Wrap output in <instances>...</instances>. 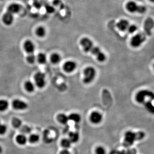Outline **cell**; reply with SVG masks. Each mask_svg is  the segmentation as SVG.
<instances>
[{
	"label": "cell",
	"instance_id": "1",
	"mask_svg": "<svg viewBox=\"0 0 154 154\" xmlns=\"http://www.w3.org/2000/svg\"><path fill=\"white\" fill-rule=\"evenodd\" d=\"M80 44L85 52L91 53L94 55L98 61L103 62L105 61L106 56L104 53L100 48L95 46L91 39L87 37H84L80 41Z\"/></svg>",
	"mask_w": 154,
	"mask_h": 154
},
{
	"label": "cell",
	"instance_id": "2",
	"mask_svg": "<svg viewBox=\"0 0 154 154\" xmlns=\"http://www.w3.org/2000/svg\"><path fill=\"white\" fill-rule=\"evenodd\" d=\"M144 136V133L142 132H135L132 131H128L125 134L124 145L125 146L127 147L131 146L134 144L135 141L142 139Z\"/></svg>",
	"mask_w": 154,
	"mask_h": 154
},
{
	"label": "cell",
	"instance_id": "3",
	"mask_svg": "<svg viewBox=\"0 0 154 154\" xmlns=\"http://www.w3.org/2000/svg\"><path fill=\"white\" fill-rule=\"evenodd\" d=\"M96 71L93 66H88L84 71L83 82L85 84H91L96 77Z\"/></svg>",
	"mask_w": 154,
	"mask_h": 154
},
{
	"label": "cell",
	"instance_id": "4",
	"mask_svg": "<svg viewBox=\"0 0 154 154\" xmlns=\"http://www.w3.org/2000/svg\"><path fill=\"white\" fill-rule=\"evenodd\" d=\"M146 39V36L145 33H139L132 37L130 44L134 48H138L145 41Z\"/></svg>",
	"mask_w": 154,
	"mask_h": 154
},
{
	"label": "cell",
	"instance_id": "5",
	"mask_svg": "<svg viewBox=\"0 0 154 154\" xmlns=\"http://www.w3.org/2000/svg\"><path fill=\"white\" fill-rule=\"evenodd\" d=\"M154 95L153 93L148 90H141L136 95L135 99L139 103H144L145 101L146 98H150L153 99Z\"/></svg>",
	"mask_w": 154,
	"mask_h": 154
},
{
	"label": "cell",
	"instance_id": "6",
	"mask_svg": "<svg viewBox=\"0 0 154 154\" xmlns=\"http://www.w3.org/2000/svg\"><path fill=\"white\" fill-rule=\"evenodd\" d=\"M36 86L38 88H44L46 85L45 76L44 74L41 72L36 73L34 76Z\"/></svg>",
	"mask_w": 154,
	"mask_h": 154
},
{
	"label": "cell",
	"instance_id": "7",
	"mask_svg": "<svg viewBox=\"0 0 154 154\" xmlns=\"http://www.w3.org/2000/svg\"><path fill=\"white\" fill-rule=\"evenodd\" d=\"M13 107L18 111H23L28 108V104L26 102L19 99H16L12 102Z\"/></svg>",
	"mask_w": 154,
	"mask_h": 154
},
{
	"label": "cell",
	"instance_id": "8",
	"mask_svg": "<svg viewBox=\"0 0 154 154\" xmlns=\"http://www.w3.org/2000/svg\"><path fill=\"white\" fill-rule=\"evenodd\" d=\"M102 115L100 112L94 111L91 113L90 116V120L92 124H99L102 121Z\"/></svg>",
	"mask_w": 154,
	"mask_h": 154
},
{
	"label": "cell",
	"instance_id": "9",
	"mask_svg": "<svg viewBox=\"0 0 154 154\" xmlns=\"http://www.w3.org/2000/svg\"><path fill=\"white\" fill-rule=\"evenodd\" d=\"M77 65L73 61H67L64 64L63 70L67 73L72 72L76 69Z\"/></svg>",
	"mask_w": 154,
	"mask_h": 154
},
{
	"label": "cell",
	"instance_id": "10",
	"mask_svg": "<svg viewBox=\"0 0 154 154\" xmlns=\"http://www.w3.org/2000/svg\"><path fill=\"white\" fill-rule=\"evenodd\" d=\"M140 5H138L135 2L130 1L126 3V9L128 11L131 13H138Z\"/></svg>",
	"mask_w": 154,
	"mask_h": 154
},
{
	"label": "cell",
	"instance_id": "11",
	"mask_svg": "<svg viewBox=\"0 0 154 154\" xmlns=\"http://www.w3.org/2000/svg\"><path fill=\"white\" fill-rule=\"evenodd\" d=\"M24 49L28 54H33L35 50V44L32 41L27 40L24 44Z\"/></svg>",
	"mask_w": 154,
	"mask_h": 154
},
{
	"label": "cell",
	"instance_id": "12",
	"mask_svg": "<svg viewBox=\"0 0 154 154\" xmlns=\"http://www.w3.org/2000/svg\"><path fill=\"white\" fill-rule=\"evenodd\" d=\"M2 21L7 26L12 25L14 22L13 15L7 12L3 15Z\"/></svg>",
	"mask_w": 154,
	"mask_h": 154
},
{
	"label": "cell",
	"instance_id": "13",
	"mask_svg": "<svg viewBox=\"0 0 154 154\" xmlns=\"http://www.w3.org/2000/svg\"><path fill=\"white\" fill-rule=\"evenodd\" d=\"M129 23L128 21L126 20H121L117 22L116 27L119 31H125L127 30L128 26H129Z\"/></svg>",
	"mask_w": 154,
	"mask_h": 154
},
{
	"label": "cell",
	"instance_id": "14",
	"mask_svg": "<svg viewBox=\"0 0 154 154\" xmlns=\"http://www.w3.org/2000/svg\"><path fill=\"white\" fill-rule=\"evenodd\" d=\"M21 10V6L16 3H13L10 4L7 8V12L14 15L20 12Z\"/></svg>",
	"mask_w": 154,
	"mask_h": 154
},
{
	"label": "cell",
	"instance_id": "15",
	"mask_svg": "<svg viewBox=\"0 0 154 154\" xmlns=\"http://www.w3.org/2000/svg\"><path fill=\"white\" fill-rule=\"evenodd\" d=\"M68 138L72 142V144L77 143L80 139V136H79V133L77 132H70L69 134Z\"/></svg>",
	"mask_w": 154,
	"mask_h": 154
},
{
	"label": "cell",
	"instance_id": "16",
	"mask_svg": "<svg viewBox=\"0 0 154 154\" xmlns=\"http://www.w3.org/2000/svg\"><path fill=\"white\" fill-rule=\"evenodd\" d=\"M56 118L59 123L63 125L66 124L69 121V116L64 114H59Z\"/></svg>",
	"mask_w": 154,
	"mask_h": 154
},
{
	"label": "cell",
	"instance_id": "17",
	"mask_svg": "<svg viewBox=\"0 0 154 154\" xmlns=\"http://www.w3.org/2000/svg\"><path fill=\"white\" fill-rule=\"evenodd\" d=\"M24 88L27 92L32 93L35 91V85L32 82L28 81L24 84Z\"/></svg>",
	"mask_w": 154,
	"mask_h": 154
},
{
	"label": "cell",
	"instance_id": "18",
	"mask_svg": "<svg viewBox=\"0 0 154 154\" xmlns=\"http://www.w3.org/2000/svg\"><path fill=\"white\" fill-rule=\"evenodd\" d=\"M16 141L19 145H24L27 142V138L23 134L18 135L16 137Z\"/></svg>",
	"mask_w": 154,
	"mask_h": 154
},
{
	"label": "cell",
	"instance_id": "19",
	"mask_svg": "<svg viewBox=\"0 0 154 154\" xmlns=\"http://www.w3.org/2000/svg\"><path fill=\"white\" fill-rule=\"evenodd\" d=\"M61 55L56 53L52 54L50 57V61L51 62L54 64L59 63L61 62Z\"/></svg>",
	"mask_w": 154,
	"mask_h": 154
},
{
	"label": "cell",
	"instance_id": "20",
	"mask_svg": "<svg viewBox=\"0 0 154 154\" xmlns=\"http://www.w3.org/2000/svg\"><path fill=\"white\" fill-rule=\"evenodd\" d=\"M69 116V120L73 121L75 123H79L82 119L81 116L76 113H72L70 114Z\"/></svg>",
	"mask_w": 154,
	"mask_h": 154
},
{
	"label": "cell",
	"instance_id": "21",
	"mask_svg": "<svg viewBox=\"0 0 154 154\" xmlns=\"http://www.w3.org/2000/svg\"><path fill=\"white\" fill-rule=\"evenodd\" d=\"M72 143L69 138H64L61 140V145L64 149H69L71 147Z\"/></svg>",
	"mask_w": 154,
	"mask_h": 154
},
{
	"label": "cell",
	"instance_id": "22",
	"mask_svg": "<svg viewBox=\"0 0 154 154\" xmlns=\"http://www.w3.org/2000/svg\"><path fill=\"white\" fill-rule=\"evenodd\" d=\"M9 106V102L4 99L0 100V111L3 112L7 110Z\"/></svg>",
	"mask_w": 154,
	"mask_h": 154
},
{
	"label": "cell",
	"instance_id": "23",
	"mask_svg": "<svg viewBox=\"0 0 154 154\" xmlns=\"http://www.w3.org/2000/svg\"><path fill=\"white\" fill-rule=\"evenodd\" d=\"M36 33L39 37H43L46 35V31L45 28L42 26H40L36 29Z\"/></svg>",
	"mask_w": 154,
	"mask_h": 154
},
{
	"label": "cell",
	"instance_id": "24",
	"mask_svg": "<svg viewBox=\"0 0 154 154\" xmlns=\"http://www.w3.org/2000/svg\"><path fill=\"white\" fill-rule=\"evenodd\" d=\"M37 61L39 63L41 64H44L47 62V56L45 54L40 53L36 57Z\"/></svg>",
	"mask_w": 154,
	"mask_h": 154
},
{
	"label": "cell",
	"instance_id": "25",
	"mask_svg": "<svg viewBox=\"0 0 154 154\" xmlns=\"http://www.w3.org/2000/svg\"><path fill=\"white\" fill-rule=\"evenodd\" d=\"M40 140V136L36 134H32L29 137V141L31 144H36Z\"/></svg>",
	"mask_w": 154,
	"mask_h": 154
},
{
	"label": "cell",
	"instance_id": "26",
	"mask_svg": "<svg viewBox=\"0 0 154 154\" xmlns=\"http://www.w3.org/2000/svg\"><path fill=\"white\" fill-rule=\"evenodd\" d=\"M153 20H147L145 24V30L146 33H150V30L153 28V24L152 23Z\"/></svg>",
	"mask_w": 154,
	"mask_h": 154
},
{
	"label": "cell",
	"instance_id": "27",
	"mask_svg": "<svg viewBox=\"0 0 154 154\" xmlns=\"http://www.w3.org/2000/svg\"><path fill=\"white\" fill-rule=\"evenodd\" d=\"M95 154H106V150L103 146H99L95 148Z\"/></svg>",
	"mask_w": 154,
	"mask_h": 154
},
{
	"label": "cell",
	"instance_id": "28",
	"mask_svg": "<svg viewBox=\"0 0 154 154\" xmlns=\"http://www.w3.org/2000/svg\"><path fill=\"white\" fill-rule=\"evenodd\" d=\"M27 62L30 64H33L35 62L36 60V57L33 54H28L26 58Z\"/></svg>",
	"mask_w": 154,
	"mask_h": 154
},
{
	"label": "cell",
	"instance_id": "29",
	"mask_svg": "<svg viewBox=\"0 0 154 154\" xmlns=\"http://www.w3.org/2000/svg\"><path fill=\"white\" fill-rule=\"evenodd\" d=\"M22 122L20 119L18 118H15L13 119L12 125L13 127L15 128H19L21 126Z\"/></svg>",
	"mask_w": 154,
	"mask_h": 154
},
{
	"label": "cell",
	"instance_id": "30",
	"mask_svg": "<svg viewBox=\"0 0 154 154\" xmlns=\"http://www.w3.org/2000/svg\"><path fill=\"white\" fill-rule=\"evenodd\" d=\"M137 30V27L136 25L134 24H132V25H129L128 28L127 30L128 31V32L130 33H133L135 32Z\"/></svg>",
	"mask_w": 154,
	"mask_h": 154
},
{
	"label": "cell",
	"instance_id": "31",
	"mask_svg": "<svg viewBox=\"0 0 154 154\" xmlns=\"http://www.w3.org/2000/svg\"><path fill=\"white\" fill-rule=\"evenodd\" d=\"M7 128L6 125L0 124V135H3L7 132Z\"/></svg>",
	"mask_w": 154,
	"mask_h": 154
},
{
	"label": "cell",
	"instance_id": "32",
	"mask_svg": "<svg viewBox=\"0 0 154 154\" xmlns=\"http://www.w3.org/2000/svg\"><path fill=\"white\" fill-rule=\"evenodd\" d=\"M145 106L148 111L151 112H154V107L153 105H152L151 102H148L146 103L145 104Z\"/></svg>",
	"mask_w": 154,
	"mask_h": 154
},
{
	"label": "cell",
	"instance_id": "33",
	"mask_svg": "<svg viewBox=\"0 0 154 154\" xmlns=\"http://www.w3.org/2000/svg\"><path fill=\"white\" fill-rule=\"evenodd\" d=\"M46 10L48 13H52L54 12L55 10L54 7H53L52 6L48 5L46 7Z\"/></svg>",
	"mask_w": 154,
	"mask_h": 154
},
{
	"label": "cell",
	"instance_id": "34",
	"mask_svg": "<svg viewBox=\"0 0 154 154\" xmlns=\"http://www.w3.org/2000/svg\"><path fill=\"white\" fill-rule=\"evenodd\" d=\"M60 154H71L69 150L67 149H63L61 151Z\"/></svg>",
	"mask_w": 154,
	"mask_h": 154
},
{
	"label": "cell",
	"instance_id": "35",
	"mask_svg": "<svg viewBox=\"0 0 154 154\" xmlns=\"http://www.w3.org/2000/svg\"><path fill=\"white\" fill-rule=\"evenodd\" d=\"M30 132V129L29 128L27 127V129H25V128H24L22 129V132L23 133H29Z\"/></svg>",
	"mask_w": 154,
	"mask_h": 154
},
{
	"label": "cell",
	"instance_id": "36",
	"mask_svg": "<svg viewBox=\"0 0 154 154\" xmlns=\"http://www.w3.org/2000/svg\"><path fill=\"white\" fill-rule=\"evenodd\" d=\"M3 152V148L1 146H0V154H1Z\"/></svg>",
	"mask_w": 154,
	"mask_h": 154
},
{
	"label": "cell",
	"instance_id": "37",
	"mask_svg": "<svg viewBox=\"0 0 154 154\" xmlns=\"http://www.w3.org/2000/svg\"><path fill=\"white\" fill-rule=\"evenodd\" d=\"M149 1H151V2H153L154 0H149Z\"/></svg>",
	"mask_w": 154,
	"mask_h": 154
},
{
	"label": "cell",
	"instance_id": "38",
	"mask_svg": "<svg viewBox=\"0 0 154 154\" xmlns=\"http://www.w3.org/2000/svg\"><path fill=\"white\" fill-rule=\"evenodd\" d=\"M0 1H4V0H0Z\"/></svg>",
	"mask_w": 154,
	"mask_h": 154
}]
</instances>
